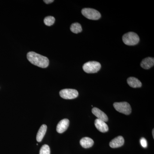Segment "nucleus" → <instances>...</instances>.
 Segmentation results:
<instances>
[{
    "label": "nucleus",
    "mask_w": 154,
    "mask_h": 154,
    "mask_svg": "<svg viewBox=\"0 0 154 154\" xmlns=\"http://www.w3.org/2000/svg\"><path fill=\"white\" fill-rule=\"evenodd\" d=\"M27 59L31 63L42 68H47L49 65V61L46 57L30 51L27 54Z\"/></svg>",
    "instance_id": "1"
},
{
    "label": "nucleus",
    "mask_w": 154,
    "mask_h": 154,
    "mask_svg": "<svg viewBox=\"0 0 154 154\" xmlns=\"http://www.w3.org/2000/svg\"><path fill=\"white\" fill-rule=\"evenodd\" d=\"M122 41L124 44L129 46L136 45L139 43L140 38L137 33L130 32L125 33L122 36Z\"/></svg>",
    "instance_id": "2"
},
{
    "label": "nucleus",
    "mask_w": 154,
    "mask_h": 154,
    "mask_svg": "<svg viewBox=\"0 0 154 154\" xmlns=\"http://www.w3.org/2000/svg\"><path fill=\"white\" fill-rule=\"evenodd\" d=\"M101 68L100 63L94 61L86 63L83 66V70L87 73H95L97 72Z\"/></svg>",
    "instance_id": "3"
},
{
    "label": "nucleus",
    "mask_w": 154,
    "mask_h": 154,
    "mask_svg": "<svg viewBox=\"0 0 154 154\" xmlns=\"http://www.w3.org/2000/svg\"><path fill=\"white\" fill-rule=\"evenodd\" d=\"M82 13L84 17L90 20H98L101 17V14L99 11L94 9L88 8L83 9Z\"/></svg>",
    "instance_id": "4"
},
{
    "label": "nucleus",
    "mask_w": 154,
    "mask_h": 154,
    "mask_svg": "<svg viewBox=\"0 0 154 154\" xmlns=\"http://www.w3.org/2000/svg\"><path fill=\"white\" fill-rule=\"evenodd\" d=\"M113 107L119 112L125 115H129L131 112V107L127 102H115Z\"/></svg>",
    "instance_id": "5"
},
{
    "label": "nucleus",
    "mask_w": 154,
    "mask_h": 154,
    "mask_svg": "<svg viewBox=\"0 0 154 154\" xmlns=\"http://www.w3.org/2000/svg\"><path fill=\"white\" fill-rule=\"evenodd\" d=\"M60 95L64 99H72L78 97L79 93L74 89H66L61 90L60 92Z\"/></svg>",
    "instance_id": "6"
},
{
    "label": "nucleus",
    "mask_w": 154,
    "mask_h": 154,
    "mask_svg": "<svg viewBox=\"0 0 154 154\" xmlns=\"http://www.w3.org/2000/svg\"><path fill=\"white\" fill-rule=\"evenodd\" d=\"M69 124V121L67 119H62L59 122L57 126V131L59 133H63L67 129Z\"/></svg>",
    "instance_id": "7"
},
{
    "label": "nucleus",
    "mask_w": 154,
    "mask_h": 154,
    "mask_svg": "<svg viewBox=\"0 0 154 154\" xmlns=\"http://www.w3.org/2000/svg\"><path fill=\"white\" fill-rule=\"evenodd\" d=\"M95 126L97 129L100 132L105 133L108 131L109 128L108 125L105 122L100 120V119H96L95 121Z\"/></svg>",
    "instance_id": "8"
},
{
    "label": "nucleus",
    "mask_w": 154,
    "mask_h": 154,
    "mask_svg": "<svg viewBox=\"0 0 154 154\" xmlns=\"http://www.w3.org/2000/svg\"><path fill=\"white\" fill-rule=\"evenodd\" d=\"M124 143V138L121 136L117 137L110 142V146L112 148H116L120 147L123 146Z\"/></svg>",
    "instance_id": "9"
},
{
    "label": "nucleus",
    "mask_w": 154,
    "mask_h": 154,
    "mask_svg": "<svg viewBox=\"0 0 154 154\" xmlns=\"http://www.w3.org/2000/svg\"><path fill=\"white\" fill-rule=\"evenodd\" d=\"M92 113L94 114L95 116H96L98 119L102 120V121L105 122H107L108 121V117L107 116L105 113L100 110L99 108H96V107H94L92 109Z\"/></svg>",
    "instance_id": "10"
},
{
    "label": "nucleus",
    "mask_w": 154,
    "mask_h": 154,
    "mask_svg": "<svg viewBox=\"0 0 154 154\" xmlns=\"http://www.w3.org/2000/svg\"><path fill=\"white\" fill-rule=\"evenodd\" d=\"M154 65V59L151 57H148L144 59L140 63L141 67L145 69L151 68Z\"/></svg>",
    "instance_id": "11"
},
{
    "label": "nucleus",
    "mask_w": 154,
    "mask_h": 154,
    "mask_svg": "<svg viewBox=\"0 0 154 154\" xmlns=\"http://www.w3.org/2000/svg\"><path fill=\"white\" fill-rule=\"evenodd\" d=\"M80 144L84 148H89L94 144V141L91 138L85 137L81 140Z\"/></svg>",
    "instance_id": "12"
},
{
    "label": "nucleus",
    "mask_w": 154,
    "mask_h": 154,
    "mask_svg": "<svg viewBox=\"0 0 154 154\" xmlns=\"http://www.w3.org/2000/svg\"><path fill=\"white\" fill-rule=\"evenodd\" d=\"M127 83L131 87L133 88H140L142 85L139 80L133 77H130L128 79Z\"/></svg>",
    "instance_id": "13"
},
{
    "label": "nucleus",
    "mask_w": 154,
    "mask_h": 154,
    "mask_svg": "<svg viewBox=\"0 0 154 154\" xmlns=\"http://www.w3.org/2000/svg\"><path fill=\"white\" fill-rule=\"evenodd\" d=\"M47 125H42L38 130L37 135H36V140L38 142H40L43 139L47 131Z\"/></svg>",
    "instance_id": "14"
},
{
    "label": "nucleus",
    "mask_w": 154,
    "mask_h": 154,
    "mask_svg": "<svg viewBox=\"0 0 154 154\" xmlns=\"http://www.w3.org/2000/svg\"><path fill=\"white\" fill-rule=\"evenodd\" d=\"M70 30L73 33H78L82 32V28L79 23L76 22V23H73L71 25Z\"/></svg>",
    "instance_id": "15"
},
{
    "label": "nucleus",
    "mask_w": 154,
    "mask_h": 154,
    "mask_svg": "<svg viewBox=\"0 0 154 154\" xmlns=\"http://www.w3.org/2000/svg\"><path fill=\"white\" fill-rule=\"evenodd\" d=\"M55 21V19L54 17L51 16H48L45 18L44 22L45 25L50 26L54 24Z\"/></svg>",
    "instance_id": "16"
},
{
    "label": "nucleus",
    "mask_w": 154,
    "mask_h": 154,
    "mask_svg": "<svg viewBox=\"0 0 154 154\" xmlns=\"http://www.w3.org/2000/svg\"><path fill=\"white\" fill-rule=\"evenodd\" d=\"M39 154H50V149L48 145H44L42 146Z\"/></svg>",
    "instance_id": "17"
},
{
    "label": "nucleus",
    "mask_w": 154,
    "mask_h": 154,
    "mask_svg": "<svg viewBox=\"0 0 154 154\" xmlns=\"http://www.w3.org/2000/svg\"><path fill=\"white\" fill-rule=\"evenodd\" d=\"M140 143L141 146L143 148H146L147 146V143L146 140L144 138H142L140 139Z\"/></svg>",
    "instance_id": "18"
},
{
    "label": "nucleus",
    "mask_w": 154,
    "mask_h": 154,
    "mask_svg": "<svg viewBox=\"0 0 154 154\" xmlns=\"http://www.w3.org/2000/svg\"><path fill=\"white\" fill-rule=\"evenodd\" d=\"M43 2L46 4H49L54 2V1H53V0H44Z\"/></svg>",
    "instance_id": "19"
},
{
    "label": "nucleus",
    "mask_w": 154,
    "mask_h": 154,
    "mask_svg": "<svg viewBox=\"0 0 154 154\" xmlns=\"http://www.w3.org/2000/svg\"><path fill=\"white\" fill-rule=\"evenodd\" d=\"M154 129H153V130H152V134H153V138H154Z\"/></svg>",
    "instance_id": "20"
}]
</instances>
